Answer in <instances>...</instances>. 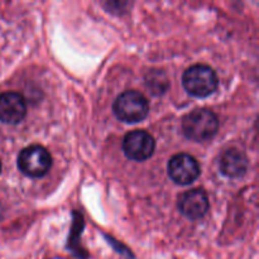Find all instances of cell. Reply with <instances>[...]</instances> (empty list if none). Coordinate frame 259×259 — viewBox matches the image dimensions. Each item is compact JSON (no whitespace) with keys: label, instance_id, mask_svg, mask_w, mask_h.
<instances>
[{"label":"cell","instance_id":"obj_1","mask_svg":"<svg viewBox=\"0 0 259 259\" xmlns=\"http://www.w3.org/2000/svg\"><path fill=\"white\" fill-rule=\"evenodd\" d=\"M182 129L187 138L202 143L214 138L219 129V120L212 111L199 109L185 116Z\"/></svg>","mask_w":259,"mask_h":259},{"label":"cell","instance_id":"obj_2","mask_svg":"<svg viewBox=\"0 0 259 259\" xmlns=\"http://www.w3.org/2000/svg\"><path fill=\"white\" fill-rule=\"evenodd\" d=\"M218 76L206 65H194L187 68L182 77L185 90L197 98H206L218 89Z\"/></svg>","mask_w":259,"mask_h":259},{"label":"cell","instance_id":"obj_3","mask_svg":"<svg viewBox=\"0 0 259 259\" xmlns=\"http://www.w3.org/2000/svg\"><path fill=\"white\" fill-rule=\"evenodd\" d=\"M113 110L119 120L124 123H138L148 115L149 105L144 95L138 91L131 90L118 96Z\"/></svg>","mask_w":259,"mask_h":259},{"label":"cell","instance_id":"obj_4","mask_svg":"<svg viewBox=\"0 0 259 259\" xmlns=\"http://www.w3.org/2000/svg\"><path fill=\"white\" fill-rule=\"evenodd\" d=\"M52 166V157L50 152L42 146L27 147L23 149L18 157V167L27 176L39 179L47 175Z\"/></svg>","mask_w":259,"mask_h":259},{"label":"cell","instance_id":"obj_5","mask_svg":"<svg viewBox=\"0 0 259 259\" xmlns=\"http://www.w3.org/2000/svg\"><path fill=\"white\" fill-rule=\"evenodd\" d=\"M156 149L153 137L144 131H133L125 136L123 141V151L129 159L146 161L152 157Z\"/></svg>","mask_w":259,"mask_h":259},{"label":"cell","instance_id":"obj_6","mask_svg":"<svg viewBox=\"0 0 259 259\" xmlns=\"http://www.w3.org/2000/svg\"><path fill=\"white\" fill-rule=\"evenodd\" d=\"M168 175L179 185L192 184L200 176L199 162L190 154H176L168 162Z\"/></svg>","mask_w":259,"mask_h":259},{"label":"cell","instance_id":"obj_7","mask_svg":"<svg viewBox=\"0 0 259 259\" xmlns=\"http://www.w3.org/2000/svg\"><path fill=\"white\" fill-rule=\"evenodd\" d=\"M177 206L182 215L189 219L196 220L204 217L209 210V199L204 190H190L179 197Z\"/></svg>","mask_w":259,"mask_h":259},{"label":"cell","instance_id":"obj_8","mask_svg":"<svg viewBox=\"0 0 259 259\" xmlns=\"http://www.w3.org/2000/svg\"><path fill=\"white\" fill-rule=\"evenodd\" d=\"M27 104L19 93H4L0 95V121L18 124L25 118Z\"/></svg>","mask_w":259,"mask_h":259},{"label":"cell","instance_id":"obj_9","mask_svg":"<svg viewBox=\"0 0 259 259\" xmlns=\"http://www.w3.org/2000/svg\"><path fill=\"white\" fill-rule=\"evenodd\" d=\"M248 169V159L243 152L235 148L228 149L220 158V171L228 177H242Z\"/></svg>","mask_w":259,"mask_h":259},{"label":"cell","instance_id":"obj_10","mask_svg":"<svg viewBox=\"0 0 259 259\" xmlns=\"http://www.w3.org/2000/svg\"><path fill=\"white\" fill-rule=\"evenodd\" d=\"M0 172H2V162H0Z\"/></svg>","mask_w":259,"mask_h":259},{"label":"cell","instance_id":"obj_11","mask_svg":"<svg viewBox=\"0 0 259 259\" xmlns=\"http://www.w3.org/2000/svg\"><path fill=\"white\" fill-rule=\"evenodd\" d=\"M0 217H2V209H0Z\"/></svg>","mask_w":259,"mask_h":259}]
</instances>
